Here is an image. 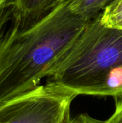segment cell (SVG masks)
<instances>
[{"label":"cell","mask_w":122,"mask_h":123,"mask_svg":"<svg viewBox=\"0 0 122 123\" xmlns=\"http://www.w3.org/2000/svg\"><path fill=\"white\" fill-rule=\"evenodd\" d=\"M12 20L0 40V105L40 86L88 22L68 0L25 29L14 13Z\"/></svg>","instance_id":"cell-1"},{"label":"cell","mask_w":122,"mask_h":123,"mask_svg":"<svg viewBox=\"0 0 122 123\" xmlns=\"http://www.w3.org/2000/svg\"><path fill=\"white\" fill-rule=\"evenodd\" d=\"M47 82L78 95H122V30L88 21L50 70Z\"/></svg>","instance_id":"cell-2"},{"label":"cell","mask_w":122,"mask_h":123,"mask_svg":"<svg viewBox=\"0 0 122 123\" xmlns=\"http://www.w3.org/2000/svg\"><path fill=\"white\" fill-rule=\"evenodd\" d=\"M77 97L52 83L0 105V123H63Z\"/></svg>","instance_id":"cell-3"},{"label":"cell","mask_w":122,"mask_h":123,"mask_svg":"<svg viewBox=\"0 0 122 123\" xmlns=\"http://www.w3.org/2000/svg\"><path fill=\"white\" fill-rule=\"evenodd\" d=\"M65 0H10L9 5L19 20V28L25 29L52 11Z\"/></svg>","instance_id":"cell-4"},{"label":"cell","mask_w":122,"mask_h":123,"mask_svg":"<svg viewBox=\"0 0 122 123\" xmlns=\"http://www.w3.org/2000/svg\"><path fill=\"white\" fill-rule=\"evenodd\" d=\"M114 0H68L70 11L86 22L96 18Z\"/></svg>","instance_id":"cell-5"},{"label":"cell","mask_w":122,"mask_h":123,"mask_svg":"<svg viewBox=\"0 0 122 123\" xmlns=\"http://www.w3.org/2000/svg\"><path fill=\"white\" fill-rule=\"evenodd\" d=\"M101 22L106 27L122 30V0H114L101 14Z\"/></svg>","instance_id":"cell-6"},{"label":"cell","mask_w":122,"mask_h":123,"mask_svg":"<svg viewBox=\"0 0 122 123\" xmlns=\"http://www.w3.org/2000/svg\"><path fill=\"white\" fill-rule=\"evenodd\" d=\"M12 16L13 9L11 6H9L0 11V40L6 32L7 22L12 19Z\"/></svg>","instance_id":"cell-7"},{"label":"cell","mask_w":122,"mask_h":123,"mask_svg":"<svg viewBox=\"0 0 122 123\" xmlns=\"http://www.w3.org/2000/svg\"><path fill=\"white\" fill-rule=\"evenodd\" d=\"M115 110L112 115L107 120L109 123H122V95L114 97Z\"/></svg>","instance_id":"cell-8"},{"label":"cell","mask_w":122,"mask_h":123,"mask_svg":"<svg viewBox=\"0 0 122 123\" xmlns=\"http://www.w3.org/2000/svg\"><path fill=\"white\" fill-rule=\"evenodd\" d=\"M70 123H109L107 120H100L91 117L88 114H81L71 118Z\"/></svg>","instance_id":"cell-9"},{"label":"cell","mask_w":122,"mask_h":123,"mask_svg":"<svg viewBox=\"0 0 122 123\" xmlns=\"http://www.w3.org/2000/svg\"><path fill=\"white\" fill-rule=\"evenodd\" d=\"M10 0H0V11L9 6Z\"/></svg>","instance_id":"cell-10"},{"label":"cell","mask_w":122,"mask_h":123,"mask_svg":"<svg viewBox=\"0 0 122 123\" xmlns=\"http://www.w3.org/2000/svg\"><path fill=\"white\" fill-rule=\"evenodd\" d=\"M70 120H71V117H70V114L69 115H68V117L65 118V121L63 122V123H70Z\"/></svg>","instance_id":"cell-11"}]
</instances>
